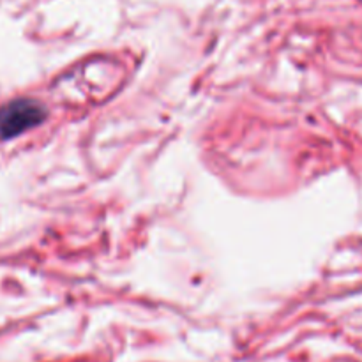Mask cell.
<instances>
[{"label": "cell", "instance_id": "obj_1", "mask_svg": "<svg viewBox=\"0 0 362 362\" xmlns=\"http://www.w3.org/2000/svg\"><path fill=\"white\" fill-rule=\"evenodd\" d=\"M46 108L35 99L20 98L0 108V138L11 140L45 122Z\"/></svg>", "mask_w": 362, "mask_h": 362}]
</instances>
